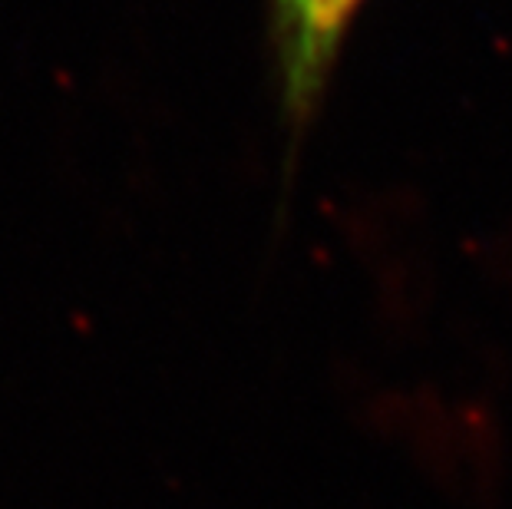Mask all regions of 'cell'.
I'll list each match as a JSON object with an SVG mask.
<instances>
[{
    "label": "cell",
    "mask_w": 512,
    "mask_h": 509,
    "mask_svg": "<svg viewBox=\"0 0 512 509\" xmlns=\"http://www.w3.org/2000/svg\"><path fill=\"white\" fill-rule=\"evenodd\" d=\"M364 7L367 0H268L271 63L291 143H301L318 119Z\"/></svg>",
    "instance_id": "1"
}]
</instances>
